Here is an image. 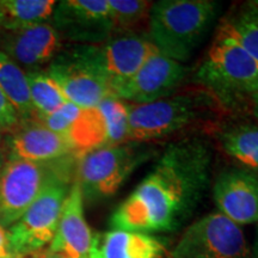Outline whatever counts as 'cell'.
<instances>
[{"label":"cell","instance_id":"6da1fadb","mask_svg":"<svg viewBox=\"0 0 258 258\" xmlns=\"http://www.w3.org/2000/svg\"><path fill=\"white\" fill-rule=\"evenodd\" d=\"M213 148L201 137L166 145L152 170L111 214L114 230L156 234L188 221L212 182Z\"/></svg>","mask_w":258,"mask_h":258},{"label":"cell","instance_id":"30bf717a","mask_svg":"<svg viewBox=\"0 0 258 258\" xmlns=\"http://www.w3.org/2000/svg\"><path fill=\"white\" fill-rule=\"evenodd\" d=\"M188 72L185 63L170 59L158 51L131 78L112 89V97L135 105L159 101L175 95Z\"/></svg>","mask_w":258,"mask_h":258},{"label":"cell","instance_id":"d4e9b609","mask_svg":"<svg viewBox=\"0 0 258 258\" xmlns=\"http://www.w3.org/2000/svg\"><path fill=\"white\" fill-rule=\"evenodd\" d=\"M19 116L15 108L8 101L4 93L0 90V127L3 129H11L18 125Z\"/></svg>","mask_w":258,"mask_h":258},{"label":"cell","instance_id":"2e32d148","mask_svg":"<svg viewBox=\"0 0 258 258\" xmlns=\"http://www.w3.org/2000/svg\"><path fill=\"white\" fill-rule=\"evenodd\" d=\"M169 250L161 235L111 228L93 235L89 258H166Z\"/></svg>","mask_w":258,"mask_h":258},{"label":"cell","instance_id":"7402d4cb","mask_svg":"<svg viewBox=\"0 0 258 258\" xmlns=\"http://www.w3.org/2000/svg\"><path fill=\"white\" fill-rule=\"evenodd\" d=\"M30 98L35 110V118L43 117L54 112L69 101L57 84L47 73H28Z\"/></svg>","mask_w":258,"mask_h":258},{"label":"cell","instance_id":"484cf974","mask_svg":"<svg viewBox=\"0 0 258 258\" xmlns=\"http://www.w3.org/2000/svg\"><path fill=\"white\" fill-rule=\"evenodd\" d=\"M0 258H17L10 246L8 233L2 226H0Z\"/></svg>","mask_w":258,"mask_h":258},{"label":"cell","instance_id":"4316f807","mask_svg":"<svg viewBox=\"0 0 258 258\" xmlns=\"http://www.w3.org/2000/svg\"><path fill=\"white\" fill-rule=\"evenodd\" d=\"M249 101L251 103V111H252L253 117L258 121V90L251 95Z\"/></svg>","mask_w":258,"mask_h":258},{"label":"cell","instance_id":"3957f363","mask_svg":"<svg viewBox=\"0 0 258 258\" xmlns=\"http://www.w3.org/2000/svg\"><path fill=\"white\" fill-rule=\"evenodd\" d=\"M194 80L220 110H235L258 90V61L219 28Z\"/></svg>","mask_w":258,"mask_h":258},{"label":"cell","instance_id":"7c38bea8","mask_svg":"<svg viewBox=\"0 0 258 258\" xmlns=\"http://www.w3.org/2000/svg\"><path fill=\"white\" fill-rule=\"evenodd\" d=\"M217 212L234 224H258V173L230 167L221 171L213 183Z\"/></svg>","mask_w":258,"mask_h":258},{"label":"cell","instance_id":"d6986e66","mask_svg":"<svg viewBox=\"0 0 258 258\" xmlns=\"http://www.w3.org/2000/svg\"><path fill=\"white\" fill-rule=\"evenodd\" d=\"M56 2L53 0H0V30L11 31L51 18Z\"/></svg>","mask_w":258,"mask_h":258},{"label":"cell","instance_id":"8fae6325","mask_svg":"<svg viewBox=\"0 0 258 258\" xmlns=\"http://www.w3.org/2000/svg\"><path fill=\"white\" fill-rule=\"evenodd\" d=\"M51 17L60 36L83 44L102 43L115 32L108 0H64Z\"/></svg>","mask_w":258,"mask_h":258},{"label":"cell","instance_id":"8992f818","mask_svg":"<svg viewBox=\"0 0 258 258\" xmlns=\"http://www.w3.org/2000/svg\"><path fill=\"white\" fill-rule=\"evenodd\" d=\"M166 258H251V247L243 228L215 211L190 224Z\"/></svg>","mask_w":258,"mask_h":258},{"label":"cell","instance_id":"52a82bcc","mask_svg":"<svg viewBox=\"0 0 258 258\" xmlns=\"http://www.w3.org/2000/svg\"><path fill=\"white\" fill-rule=\"evenodd\" d=\"M70 53L104 79L112 91L158 50L148 37L124 34L98 44H80Z\"/></svg>","mask_w":258,"mask_h":258},{"label":"cell","instance_id":"83f0119b","mask_svg":"<svg viewBox=\"0 0 258 258\" xmlns=\"http://www.w3.org/2000/svg\"><path fill=\"white\" fill-rule=\"evenodd\" d=\"M251 258H258V224L256 228V234H254L252 247H251Z\"/></svg>","mask_w":258,"mask_h":258},{"label":"cell","instance_id":"f546056e","mask_svg":"<svg viewBox=\"0 0 258 258\" xmlns=\"http://www.w3.org/2000/svg\"><path fill=\"white\" fill-rule=\"evenodd\" d=\"M3 131H4V129L0 127V140H2V137H3Z\"/></svg>","mask_w":258,"mask_h":258},{"label":"cell","instance_id":"9a60e30c","mask_svg":"<svg viewBox=\"0 0 258 258\" xmlns=\"http://www.w3.org/2000/svg\"><path fill=\"white\" fill-rule=\"evenodd\" d=\"M0 46L6 55L24 64H40L53 60L61 47V36L49 23H36L3 31Z\"/></svg>","mask_w":258,"mask_h":258},{"label":"cell","instance_id":"ba28073f","mask_svg":"<svg viewBox=\"0 0 258 258\" xmlns=\"http://www.w3.org/2000/svg\"><path fill=\"white\" fill-rule=\"evenodd\" d=\"M69 190L70 186L64 179L50 183L22 218L10 227L9 243L16 257L31 256L50 245Z\"/></svg>","mask_w":258,"mask_h":258},{"label":"cell","instance_id":"5bb4252c","mask_svg":"<svg viewBox=\"0 0 258 258\" xmlns=\"http://www.w3.org/2000/svg\"><path fill=\"white\" fill-rule=\"evenodd\" d=\"M92 237L84 213L82 189L74 180L64 199L55 235L48 252L59 258H89Z\"/></svg>","mask_w":258,"mask_h":258},{"label":"cell","instance_id":"277c9868","mask_svg":"<svg viewBox=\"0 0 258 258\" xmlns=\"http://www.w3.org/2000/svg\"><path fill=\"white\" fill-rule=\"evenodd\" d=\"M217 110H220L217 102L201 89L147 104H128V141L151 144L169 138L209 118Z\"/></svg>","mask_w":258,"mask_h":258},{"label":"cell","instance_id":"f1b7e54d","mask_svg":"<svg viewBox=\"0 0 258 258\" xmlns=\"http://www.w3.org/2000/svg\"><path fill=\"white\" fill-rule=\"evenodd\" d=\"M28 257H29V256H28ZM31 257H34V258H59V257L54 256V254H51V253L48 252V250H47V251H44V254H43V256L37 257L36 254H31Z\"/></svg>","mask_w":258,"mask_h":258},{"label":"cell","instance_id":"5b68a950","mask_svg":"<svg viewBox=\"0 0 258 258\" xmlns=\"http://www.w3.org/2000/svg\"><path fill=\"white\" fill-rule=\"evenodd\" d=\"M156 148L153 144L128 141L79 156L76 180L84 200L111 198L135 170L156 156Z\"/></svg>","mask_w":258,"mask_h":258},{"label":"cell","instance_id":"cb8c5ba5","mask_svg":"<svg viewBox=\"0 0 258 258\" xmlns=\"http://www.w3.org/2000/svg\"><path fill=\"white\" fill-rule=\"evenodd\" d=\"M83 109L84 108H80L73 103L67 102L62 106H60L57 110L47 116H43V117H38L34 122H37V123L44 125L50 131L66 137L74 122L79 118Z\"/></svg>","mask_w":258,"mask_h":258},{"label":"cell","instance_id":"44dd1931","mask_svg":"<svg viewBox=\"0 0 258 258\" xmlns=\"http://www.w3.org/2000/svg\"><path fill=\"white\" fill-rule=\"evenodd\" d=\"M219 28L258 61V0L238 6L226 16Z\"/></svg>","mask_w":258,"mask_h":258},{"label":"cell","instance_id":"e0dca14e","mask_svg":"<svg viewBox=\"0 0 258 258\" xmlns=\"http://www.w3.org/2000/svg\"><path fill=\"white\" fill-rule=\"evenodd\" d=\"M12 157L34 163H53L77 156L70 140L37 122L25 125L11 140Z\"/></svg>","mask_w":258,"mask_h":258},{"label":"cell","instance_id":"ac0fdd59","mask_svg":"<svg viewBox=\"0 0 258 258\" xmlns=\"http://www.w3.org/2000/svg\"><path fill=\"white\" fill-rule=\"evenodd\" d=\"M217 143L243 169L258 173V124L231 123L218 128Z\"/></svg>","mask_w":258,"mask_h":258},{"label":"cell","instance_id":"ffe728a7","mask_svg":"<svg viewBox=\"0 0 258 258\" xmlns=\"http://www.w3.org/2000/svg\"><path fill=\"white\" fill-rule=\"evenodd\" d=\"M0 90L18 116L34 120L35 110L30 98L28 77L11 57L0 50Z\"/></svg>","mask_w":258,"mask_h":258},{"label":"cell","instance_id":"603a6c76","mask_svg":"<svg viewBox=\"0 0 258 258\" xmlns=\"http://www.w3.org/2000/svg\"><path fill=\"white\" fill-rule=\"evenodd\" d=\"M108 3L115 31L117 29L127 30L148 18L153 4L145 0H108Z\"/></svg>","mask_w":258,"mask_h":258},{"label":"cell","instance_id":"4fadbf2b","mask_svg":"<svg viewBox=\"0 0 258 258\" xmlns=\"http://www.w3.org/2000/svg\"><path fill=\"white\" fill-rule=\"evenodd\" d=\"M47 74L57 84L67 101L80 108H95L112 97L104 79L71 53L53 60Z\"/></svg>","mask_w":258,"mask_h":258},{"label":"cell","instance_id":"9c48e42d","mask_svg":"<svg viewBox=\"0 0 258 258\" xmlns=\"http://www.w3.org/2000/svg\"><path fill=\"white\" fill-rule=\"evenodd\" d=\"M64 179L50 163H34L12 157L0 169V226L16 224L43 189Z\"/></svg>","mask_w":258,"mask_h":258},{"label":"cell","instance_id":"7a4b0ae2","mask_svg":"<svg viewBox=\"0 0 258 258\" xmlns=\"http://www.w3.org/2000/svg\"><path fill=\"white\" fill-rule=\"evenodd\" d=\"M214 0H159L148 15V38L160 54L185 63L219 17Z\"/></svg>","mask_w":258,"mask_h":258}]
</instances>
